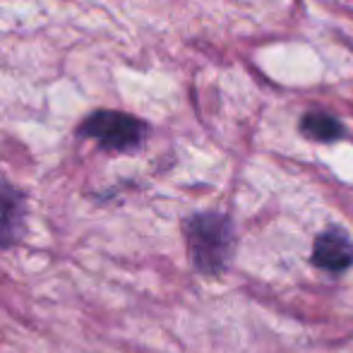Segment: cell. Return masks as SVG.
<instances>
[{"mask_svg": "<svg viewBox=\"0 0 353 353\" xmlns=\"http://www.w3.org/2000/svg\"><path fill=\"white\" fill-rule=\"evenodd\" d=\"M188 255L200 274L219 276L226 272L233 255V226L228 216L219 212L192 214L183 223Z\"/></svg>", "mask_w": 353, "mask_h": 353, "instance_id": "cell-1", "label": "cell"}, {"mask_svg": "<svg viewBox=\"0 0 353 353\" xmlns=\"http://www.w3.org/2000/svg\"><path fill=\"white\" fill-rule=\"evenodd\" d=\"M147 123L123 111H94L79 123L77 135L94 140L103 152H135L147 140Z\"/></svg>", "mask_w": 353, "mask_h": 353, "instance_id": "cell-2", "label": "cell"}, {"mask_svg": "<svg viewBox=\"0 0 353 353\" xmlns=\"http://www.w3.org/2000/svg\"><path fill=\"white\" fill-rule=\"evenodd\" d=\"M27 223V195L0 178V250H12L22 243Z\"/></svg>", "mask_w": 353, "mask_h": 353, "instance_id": "cell-3", "label": "cell"}, {"mask_svg": "<svg viewBox=\"0 0 353 353\" xmlns=\"http://www.w3.org/2000/svg\"><path fill=\"white\" fill-rule=\"evenodd\" d=\"M312 262L320 270L344 272L353 265V243L341 228H327L315 238L312 245Z\"/></svg>", "mask_w": 353, "mask_h": 353, "instance_id": "cell-4", "label": "cell"}, {"mask_svg": "<svg viewBox=\"0 0 353 353\" xmlns=\"http://www.w3.org/2000/svg\"><path fill=\"white\" fill-rule=\"evenodd\" d=\"M301 130L305 132L310 140L317 142H334L344 135V128L330 113H307L301 123Z\"/></svg>", "mask_w": 353, "mask_h": 353, "instance_id": "cell-5", "label": "cell"}]
</instances>
